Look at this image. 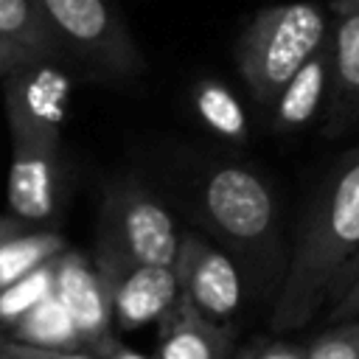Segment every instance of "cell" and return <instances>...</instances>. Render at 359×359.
<instances>
[{
	"label": "cell",
	"mask_w": 359,
	"mask_h": 359,
	"mask_svg": "<svg viewBox=\"0 0 359 359\" xmlns=\"http://www.w3.org/2000/svg\"><path fill=\"white\" fill-rule=\"evenodd\" d=\"M359 252V149L348 151L309 205L269 314L278 331L303 328L331 297L339 269Z\"/></svg>",
	"instance_id": "obj_1"
},
{
	"label": "cell",
	"mask_w": 359,
	"mask_h": 359,
	"mask_svg": "<svg viewBox=\"0 0 359 359\" xmlns=\"http://www.w3.org/2000/svg\"><path fill=\"white\" fill-rule=\"evenodd\" d=\"M325 34L328 25L320 6L280 3L261 8L238 39V70L255 101L272 107Z\"/></svg>",
	"instance_id": "obj_2"
},
{
	"label": "cell",
	"mask_w": 359,
	"mask_h": 359,
	"mask_svg": "<svg viewBox=\"0 0 359 359\" xmlns=\"http://www.w3.org/2000/svg\"><path fill=\"white\" fill-rule=\"evenodd\" d=\"M36 8L59 48L95 70L137 76L143 56L107 0H36Z\"/></svg>",
	"instance_id": "obj_3"
},
{
	"label": "cell",
	"mask_w": 359,
	"mask_h": 359,
	"mask_svg": "<svg viewBox=\"0 0 359 359\" xmlns=\"http://www.w3.org/2000/svg\"><path fill=\"white\" fill-rule=\"evenodd\" d=\"M104 227L98 244L123 255L132 264L174 266L180 233L171 213L137 182H123L107 191Z\"/></svg>",
	"instance_id": "obj_4"
},
{
	"label": "cell",
	"mask_w": 359,
	"mask_h": 359,
	"mask_svg": "<svg viewBox=\"0 0 359 359\" xmlns=\"http://www.w3.org/2000/svg\"><path fill=\"white\" fill-rule=\"evenodd\" d=\"M205 219L236 247L258 250L275 238V196L244 165H219L202 185Z\"/></svg>",
	"instance_id": "obj_5"
},
{
	"label": "cell",
	"mask_w": 359,
	"mask_h": 359,
	"mask_svg": "<svg viewBox=\"0 0 359 359\" xmlns=\"http://www.w3.org/2000/svg\"><path fill=\"white\" fill-rule=\"evenodd\" d=\"M0 81L6 93L11 143L59 149L70 84L53 59H31L6 73Z\"/></svg>",
	"instance_id": "obj_6"
},
{
	"label": "cell",
	"mask_w": 359,
	"mask_h": 359,
	"mask_svg": "<svg viewBox=\"0 0 359 359\" xmlns=\"http://www.w3.org/2000/svg\"><path fill=\"white\" fill-rule=\"evenodd\" d=\"M95 269L107 286L112 325L118 328H140L146 323H160L163 314L177 303L180 286L174 269L168 266H146L132 264L123 255L98 244Z\"/></svg>",
	"instance_id": "obj_7"
},
{
	"label": "cell",
	"mask_w": 359,
	"mask_h": 359,
	"mask_svg": "<svg viewBox=\"0 0 359 359\" xmlns=\"http://www.w3.org/2000/svg\"><path fill=\"white\" fill-rule=\"evenodd\" d=\"M174 278L180 294L210 323H227L241 306V275L227 252L213 247L199 233H182Z\"/></svg>",
	"instance_id": "obj_8"
},
{
	"label": "cell",
	"mask_w": 359,
	"mask_h": 359,
	"mask_svg": "<svg viewBox=\"0 0 359 359\" xmlns=\"http://www.w3.org/2000/svg\"><path fill=\"white\" fill-rule=\"evenodd\" d=\"M53 294L67 311L73 328L81 337L84 351L101 353L112 339V309L107 286L95 269V264L76 250H65L56 258Z\"/></svg>",
	"instance_id": "obj_9"
},
{
	"label": "cell",
	"mask_w": 359,
	"mask_h": 359,
	"mask_svg": "<svg viewBox=\"0 0 359 359\" xmlns=\"http://www.w3.org/2000/svg\"><path fill=\"white\" fill-rule=\"evenodd\" d=\"M6 196L11 216L25 224L53 219L59 199V149L11 143Z\"/></svg>",
	"instance_id": "obj_10"
},
{
	"label": "cell",
	"mask_w": 359,
	"mask_h": 359,
	"mask_svg": "<svg viewBox=\"0 0 359 359\" xmlns=\"http://www.w3.org/2000/svg\"><path fill=\"white\" fill-rule=\"evenodd\" d=\"M331 36V87L325 101V135L359 129V11L337 17Z\"/></svg>",
	"instance_id": "obj_11"
},
{
	"label": "cell",
	"mask_w": 359,
	"mask_h": 359,
	"mask_svg": "<svg viewBox=\"0 0 359 359\" xmlns=\"http://www.w3.org/2000/svg\"><path fill=\"white\" fill-rule=\"evenodd\" d=\"M331 87V36L320 42V48L303 62V67L289 79L280 95L272 104V126L278 132L303 129L328 101Z\"/></svg>",
	"instance_id": "obj_12"
},
{
	"label": "cell",
	"mask_w": 359,
	"mask_h": 359,
	"mask_svg": "<svg viewBox=\"0 0 359 359\" xmlns=\"http://www.w3.org/2000/svg\"><path fill=\"white\" fill-rule=\"evenodd\" d=\"M230 331L202 317L182 294L160 320V359H227Z\"/></svg>",
	"instance_id": "obj_13"
},
{
	"label": "cell",
	"mask_w": 359,
	"mask_h": 359,
	"mask_svg": "<svg viewBox=\"0 0 359 359\" xmlns=\"http://www.w3.org/2000/svg\"><path fill=\"white\" fill-rule=\"evenodd\" d=\"M6 334H8L6 345H20V348H31V351H79V348H84L79 331L73 328V323H70L67 311L62 309V303L56 300V294L36 303Z\"/></svg>",
	"instance_id": "obj_14"
},
{
	"label": "cell",
	"mask_w": 359,
	"mask_h": 359,
	"mask_svg": "<svg viewBox=\"0 0 359 359\" xmlns=\"http://www.w3.org/2000/svg\"><path fill=\"white\" fill-rule=\"evenodd\" d=\"M67 250L65 238L53 230H25L0 244V289L25 278L45 261L62 255Z\"/></svg>",
	"instance_id": "obj_15"
},
{
	"label": "cell",
	"mask_w": 359,
	"mask_h": 359,
	"mask_svg": "<svg viewBox=\"0 0 359 359\" xmlns=\"http://www.w3.org/2000/svg\"><path fill=\"white\" fill-rule=\"evenodd\" d=\"M0 39L34 59H56L59 48L36 8V0H0Z\"/></svg>",
	"instance_id": "obj_16"
},
{
	"label": "cell",
	"mask_w": 359,
	"mask_h": 359,
	"mask_svg": "<svg viewBox=\"0 0 359 359\" xmlns=\"http://www.w3.org/2000/svg\"><path fill=\"white\" fill-rule=\"evenodd\" d=\"M194 107L199 112V118L205 121V126H210L216 135L227 137V140H244L247 137V115L241 109V104L236 101V95L219 84V81H199L194 90Z\"/></svg>",
	"instance_id": "obj_17"
},
{
	"label": "cell",
	"mask_w": 359,
	"mask_h": 359,
	"mask_svg": "<svg viewBox=\"0 0 359 359\" xmlns=\"http://www.w3.org/2000/svg\"><path fill=\"white\" fill-rule=\"evenodd\" d=\"M59 258V255H56ZM56 258L45 261L25 278L14 280L11 286L0 289V328L8 331L22 314H28L36 303L53 294V278H56Z\"/></svg>",
	"instance_id": "obj_18"
},
{
	"label": "cell",
	"mask_w": 359,
	"mask_h": 359,
	"mask_svg": "<svg viewBox=\"0 0 359 359\" xmlns=\"http://www.w3.org/2000/svg\"><path fill=\"white\" fill-rule=\"evenodd\" d=\"M303 359H359V320L337 323L328 328L303 353Z\"/></svg>",
	"instance_id": "obj_19"
},
{
	"label": "cell",
	"mask_w": 359,
	"mask_h": 359,
	"mask_svg": "<svg viewBox=\"0 0 359 359\" xmlns=\"http://www.w3.org/2000/svg\"><path fill=\"white\" fill-rule=\"evenodd\" d=\"M348 320H359V278L353 280V286L328 309V323H348Z\"/></svg>",
	"instance_id": "obj_20"
},
{
	"label": "cell",
	"mask_w": 359,
	"mask_h": 359,
	"mask_svg": "<svg viewBox=\"0 0 359 359\" xmlns=\"http://www.w3.org/2000/svg\"><path fill=\"white\" fill-rule=\"evenodd\" d=\"M356 278H359V252H356V255H353V258L339 269V275H337V280H334V286H331L328 309H331V306H334V303H337V300H339V297L353 286V280H356Z\"/></svg>",
	"instance_id": "obj_21"
},
{
	"label": "cell",
	"mask_w": 359,
	"mask_h": 359,
	"mask_svg": "<svg viewBox=\"0 0 359 359\" xmlns=\"http://www.w3.org/2000/svg\"><path fill=\"white\" fill-rule=\"evenodd\" d=\"M31 59H34V56H28L25 50H20L17 45H11V42L0 39V79H3L6 73H11L14 67H20V65L31 62Z\"/></svg>",
	"instance_id": "obj_22"
},
{
	"label": "cell",
	"mask_w": 359,
	"mask_h": 359,
	"mask_svg": "<svg viewBox=\"0 0 359 359\" xmlns=\"http://www.w3.org/2000/svg\"><path fill=\"white\" fill-rule=\"evenodd\" d=\"M255 359H303V351L294 345L269 342V345H255Z\"/></svg>",
	"instance_id": "obj_23"
},
{
	"label": "cell",
	"mask_w": 359,
	"mask_h": 359,
	"mask_svg": "<svg viewBox=\"0 0 359 359\" xmlns=\"http://www.w3.org/2000/svg\"><path fill=\"white\" fill-rule=\"evenodd\" d=\"M20 351L28 359H101V356H95V353L84 351V348H79V351H31V348H20Z\"/></svg>",
	"instance_id": "obj_24"
},
{
	"label": "cell",
	"mask_w": 359,
	"mask_h": 359,
	"mask_svg": "<svg viewBox=\"0 0 359 359\" xmlns=\"http://www.w3.org/2000/svg\"><path fill=\"white\" fill-rule=\"evenodd\" d=\"M25 230H31V224H25V222H20V219H14V216H0V244H3L6 238H11V236L25 233Z\"/></svg>",
	"instance_id": "obj_25"
},
{
	"label": "cell",
	"mask_w": 359,
	"mask_h": 359,
	"mask_svg": "<svg viewBox=\"0 0 359 359\" xmlns=\"http://www.w3.org/2000/svg\"><path fill=\"white\" fill-rule=\"evenodd\" d=\"M95 356H101V359H146L143 353H135L132 348H126V345H121V342H112L109 348H104V351L95 353Z\"/></svg>",
	"instance_id": "obj_26"
},
{
	"label": "cell",
	"mask_w": 359,
	"mask_h": 359,
	"mask_svg": "<svg viewBox=\"0 0 359 359\" xmlns=\"http://www.w3.org/2000/svg\"><path fill=\"white\" fill-rule=\"evenodd\" d=\"M359 11V0H334V14L337 17H345V14H353Z\"/></svg>",
	"instance_id": "obj_27"
},
{
	"label": "cell",
	"mask_w": 359,
	"mask_h": 359,
	"mask_svg": "<svg viewBox=\"0 0 359 359\" xmlns=\"http://www.w3.org/2000/svg\"><path fill=\"white\" fill-rule=\"evenodd\" d=\"M0 359H28L17 345H3L0 348Z\"/></svg>",
	"instance_id": "obj_28"
},
{
	"label": "cell",
	"mask_w": 359,
	"mask_h": 359,
	"mask_svg": "<svg viewBox=\"0 0 359 359\" xmlns=\"http://www.w3.org/2000/svg\"><path fill=\"white\" fill-rule=\"evenodd\" d=\"M236 359H255V345H252V348H241V351L236 353Z\"/></svg>",
	"instance_id": "obj_29"
}]
</instances>
